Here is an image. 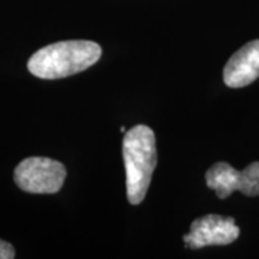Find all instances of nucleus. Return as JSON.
<instances>
[{
  "mask_svg": "<svg viewBox=\"0 0 259 259\" xmlns=\"http://www.w3.org/2000/svg\"><path fill=\"white\" fill-rule=\"evenodd\" d=\"M259 78V39L236 51L223 69V81L231 88L246 87Z\"/></svg>",
  "mask_w": 259,
  "mask_h": 259,
  "instance_id": "6",
  "label": "nucleus"
},
{
  "mask_svg": "<svg viewBox=\"0 0 259 259\" xmlns=\"http://www.w3.org/2000/svg\"><path fill=\"white\" fill-rule=\"evenodd\" d=\"M206 185L219 199H226L236 190L245 196H259V161L250 163L242 171L218 161L206 171Z\"/></svg>",
  "mask_w": 259,
  "mask_h": 259,
  "instance_id": "4",
  "label": "nucleus"
},
{
  "mask_svg": "<svg viewBox=\"0 0 259 259\" xmlns=\"http://www.w3.org/2000/svg\"><path fill=\"white\" fill-rule=\"evenodd\" d=\"M65 179V166L52 158H25L15 168V183L28 193L54 194L61 190Z\"/></svg>",
  "mask_w": 259,
  "mask_h": 259,
  "instance_id": "3",
  "label": "nucleus"
},
{
  "mask_svg": "<svg viewBox=\"0 0 259 259\" xmlns=\"http://www.w3.org/2000/svg\"><path fill=\"white\" fill-rule=\"evenodd\" d=\"M102 49L91 40H64L44 47L29 58L28 69L40 79H59L98 62Z\"/></svg>",
  "mask_w": 259,
  "mask_h": 259,
  "instance_id": "1",
  "label": "nucleus"
},
{
  "mask_svg": "<svg viewBox=\"0 0 259 259\" xmlns=\"http://www.w3.org/2000/svg\"><path fill=\"white\" fill-rule=\"evenodd\" d=\"M122 157L125 166L127 197L131 204H140L157 166V148L154 131L147 125H136L122 140Z\"/></svg>",
  "mask_w": 259,
  "mask_h": 259,
  "instance_id": "2",
  "label": "nucleus"
},
{
  "mask_svg": "<svg viewBox=\"0 0 259 259\" xmlns=\"http://www.w3.org/2000/svg\"><path fill=\"white\" fill-rule=\"evenodd\" d=\"M15 258V248L9 242L0 239V259H13Z\"/></svg>",
  "mask_w": 259,
  "mask_h": 259,
  "instance_id": "7",
  "label": "nucleus"
},
{
  "mask_svg": "<svg viewBox=\"0 0 259 259\" xmlns=\"http://www.w3.org/2000/svg\"><path fill=\"white\" fill-rule=\"evenodd\" d=\"M241 229L233 218L221 214H206L194 219L190 232L183 236L186 248L200 249L204 246L229 245L239 238Z\"/></svg>",
  "mask_w": 259,
  "mask_h": 259,
  "instance_id": "5",
  "label": "nucleus"
}]
</instances>
